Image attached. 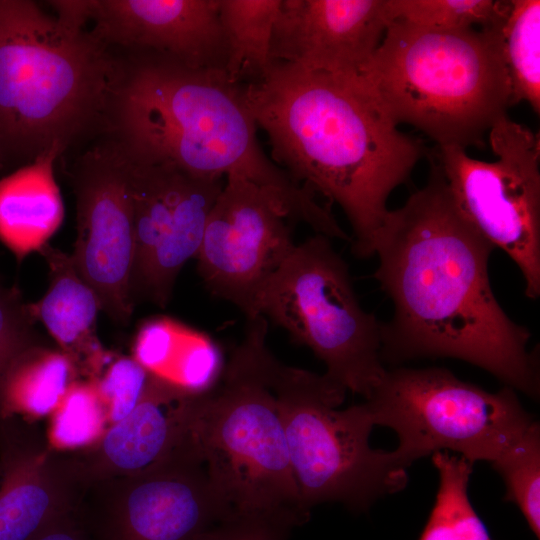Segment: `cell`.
Instances as JSON below:
<instances>
[{"label":"cell","instance_id":"4dcf8cb0","mask_svg":"<svg viewBox=\"0 0 540 540\" xmlns=\"http://www.w3.org/2000/svg\"><path fill=\"white\" fill-rule=\"evenodd\" d=\"M31 540H93L77 509L51 521Z\"/></svg>","mask_w":540,"mask_h":540},{"label":"cell","instance_id":"8992f818","mask_svg":"<svg viewBox=\"0 0 540 540\" xmlns=\"http://www.w3.org/2000/svg\"><path fill=\"white\" fill-rule=\"evenodd\" d=\"M358 77L396 126L437 146L482 148L513 106L491 27L437 31L393 20Z\"/></svg>","mask_w":540,"mask_h":540},{"label":"cell","instance_id":"9c48e42d","mask_svg":"<svg viewBox=\"0 0 540 540\" xmlns=\"http://www.w3.org/2000/svg\"><path fill=\"white\" fill-rule=\"evenodd\" d=\"M364 403L375 425L396 432L408 467L439 451L492 464L536 422L514 389L488 392L438 367L386 369Z\"/></svg>","mask_w":540,"mask_h":540},{"label":"cell","instance_id":"7a4b0ae2","mask_svg":"<svg viewBox=\"0 0 540 540\" xmlns=\"http://www.w3.org/2000/svg\"><path fill=\"white\" fill-rule=\"evenodd\" d=\"M244 95L272 160L336 203L352 228L353 254L373 256L388 198L428 157L425 144L398 129L358 75L274 63L265 77L244 84Z\"/></svg>","mask_w":540,"mask_h":540},{"label":"cell","instance_id":"484cf974","mask_svg":"<svg viewBox=\"0 0 540 540\" xmlns=\"http://www.w3.org/2000/svg\"><path fill=\"white\" fill-rule=\"evenodd\" d=\"M503 6L501 0H388L391 21L437 31L487 28Z\"/></svg>","mask_w":540,"mask_h":540},{"label":"cell","instance_id":"7402d4cb","mask_svg":"<svg viewBox=\"0 0 540 540\" xmlns=\"http://www.w3.org/2000/svg\"><path fill=\"white\" fill-rule=\"evenodd\" d=\"M77 366L62 350L37 343L12 365L3 388L2 415L28 417L49 415L59 406L75 382Z\"/></svg>","mask_w":540,"mask_h":540},{"label":"cell","instance_id":"9a60e30c","mask_svg":"<svg viewBox=\"0 0 540 540\" xmlns=\"http://www.w3.org/2000/svg\"><path fill=\"white\" fill-rule=\"evenodd\" d=\"M91 33L193 68H224L218 0H82Z\"/></svg>","mask_w":540,"mask_h":540},{"label":"cell","instance_id":"e0dca14e","mask_svg":"<svg viewBox=\"0 0 540 540\" xmlns=\"http://www.w3.org/2000/svg\"><path fill=\"white\" fill-rule=\"evenodd\" d=\"M191 395L150 373L142 398L129 415L110 424L94 444L69 451L83 488L140 473L170 455L185 438Z\"/></svg>","mask_w":540,"mask_h":540},{"label":"cell","instance_id":"cb8c5ba5","mask_svg":"<svg viewBox=\"0 0 540 540\" xmlns=\"http://www.w3.org/2000/svg\"><path fill=\"white\" fill-rule=\"evenodd\" d=\"M432 461L439 487L419 540H492L468 496L473 463L447 451L433 453Z\"/></svg>","mask_w":540,"mask_h":540},{"label":"cell","instance_id":"4316f807","mask_svg":"<svg viewBox=\"0 0 540 540\" xmlns=\"http://www.w3.org/2000/svg\"><path fill=\"white\" fill-rule=\"evenodd\" d=\"M504 480L505 500L518 506L530 529L540 537V429L529 431L492 463Z\"/></svg>","mask_w":540,"mask_h":540},{"label":"cell","instance_id":"5bb4252c","mask_svg":"<svg viewBox=\"0 0 540 540\" xmlns=\"http://www.w3.org/2000/svg\"><path fill=\"white\" fill-rule=\"evenodd\" d=\"M390 22L388 0H282L271 56L310 72L358 75Z\"/></svg>","mask_w":540,"mask_h":540},{"label":"cell","instance_id":"1f68e13d","mask_svg":"<svg viewBox=\"0 0 540 540\" xmlns=\"http://www.w3.org/2000/svg\"><path fill=\"white\" fill-rule=\"evenodd\" d=\"M3 164V158H2V155H1V152H0V167L2 166Z\"/></svg>","mask_w":540,"mask_h":540},{"label":"cell","instance_id":"ffe728a7","mask_svg":"<svg viewBox=\"0 0 540 540\" xmlns=\"http://www.w3.org/2000/svg\"><path fill=\"white\" fill-rule=\"evenodd\" d=\"M133 358L149 373L192 394L214 388L224 370L211 339L166 317L151 318L139 327Z\"/></svg>","mask_w":540,"mask_h":540},{"label":"cell","instance_id":"d4e9b609","mask_svg":"<svg viewBox=\"0 0 540 540\" xmlns=\"http://www.w3.org/2000/svg\"><path fill=\"white\" fill-rule=\"evenodd\" d=\"M52 414L49 444L61 451L80 450L94 444L109 422L94 380L74 382Z\"/></svg>","mask_w":540,"mask_h":540},{"label":"cell","instance_id":"6da1fadb","mask_svg":"<svg viewBox=\"0 0 540 540\" xmlns=\"http://www.w3.org/2000/svg\"><path fill=\"white\" fill-rule=\"evenodd\" d=\"M428 158L427 183L388 211L374 241L373 276L393 304L382 323L383 362L460 359L537 398L531 333L506 314L491 288L495 248L462 215L440 166Z\"/></svg>","mask_w":540,"mask_h":540},{"label":"cell","instance_id":"44dd1931","mask_svg":"<svg viewBox=\"0 0 540 540\" xmlns=\"http://www.w3.org/2000/svg\"><path fill=\"white\" fill-rule=\"evenodd\" d=\"M282 0H218L225 44L223 70L236 84L265 77L271 56L274 25Z\"/></svg>","mask_w":540,"mask_h":540},{"label":"cell","instance_id":"277c9868","mask_svg":"<svg viewBox=\"0 0 540 540\" xmlns=\"http://www.w3.org/2000/svg\"><path fill=\"white\" fill-rule=\"evenodd\" d=\"M246 333L220 380L188 402L187 440L231 516H260L293 527L309 518L292 470L271 379L276 358L268 321Z\"/></svg>","mask_w":540,"mask_h":540},{"label":"cell","instance_id":"3957f363","mask_svg":"<svg viewBox=\"0 0 540 540\" xmlns=\"http://www.w3.org/2000/svg\"><path fill=\"white\" fill-rule=\"evenodd\" d=\"M116 143L129 157L170 162L202 178L238 174L272 193L291 221L341 238L329 207L262 150L244 95L222 68H193L140 54L110 97Z\"/></svg>","mask_w":540,"mask_h":540},{"label":"cell","instance_id":"8fae6325","mask_svg":"<svg viewBox=\"0 0 540 540\" xmlns=\"http://www.w3.org/2000/svg\"><path fill=\"white\" fill-rule=\"evenodd\" d=\"M77 512L93 540H195L231 517L187 441L145 471L89 484Z\"/></svg>","mask_w":540,"mask_h":540},{"label":"cell","instance_id":"2e32d148","mask_svg":"<svg viewBox=\"0 0 540 540\" xmlns=\"http://www.w3.org/2000/svg\"><path fill=\"white\" fill-rule=\"evenodd\" d=\"M84 491L68 451L13 417L0 425V540H31Z\"/></svg>","mask_w":540,"mask_h":540},{"label":"cell","instance_id":"7c38bea8","mask_svg":"<svg viewBox=\"0 0 540 540\" xmlns=\"http://www.w3.org/2000/svg\"><path fill=\"white\" fill-rule=\"evenodd\" d=\"M288 220L272 193L241 175L225 177L195 258L208 291L247 319L260 316L265 286L296 246Z\"/></svg>","mask_w":540,"mask_h":540},{"label":"cell","instance_id":"f1b7e54d","mask_svg":"<svg viewBox=\"0 0 540 540\" xmlns=\"http://www.w3.org/2000/svg\"><path fill=\"white\" fill-rule=\"evenodd\" d=\"M150 373L133 357H119L94 380L104 402L108 421L113 424L136 407L148 384Z\"/></svg>","mask_w":540,"mask_h":540},{"label":"cell","instance_id":"ac0fdd59","mask_svg":"<svg viewBox=\"0 0 540 540\" xmlns=\"http://www.w3.org/2000/svg\"><path fill=\"white\" fill-rule=\"evenodd\" d=\"M49 269V287L32 313L76 364L95 378L107 354L96 336L99 299L81 278L71 255L46 244L39 251Z\"/></svg>","mask_w":540,"mask_h":540},{"label":"cell","instance_id":"f546056e","mask_svg":"<svg viewBox=\"0 0 540 540\" xmlns=\"http://www.w3.org/2000/svg\"><path fill=\"white\" fill-rule=\"evenodd\" d=\"M292 525L260 516H233L195 540H287Z\"/></svg>","mask_w":540,"mask_h":540},{"label":"cell","instance_id":"5b68a950","mask_svg":"<svg viewBox=\"0 0 540 540\" xmlns=\"http://www.w3.org/2000/svg\"><path fill=\"white\" fill-rule=\"evenodd\" d=\"M107 47L30 0H0V152L32 161L69 142L110 102Z\"/></svg>","mask_w":540,"mask_h":540},{"label":"cell","instance_id":"603a6c76","mask_svg":"<svg viewBox=\"0 0 540 540\" xmlns=\"http://www.w3.org/2000/svg\"><path fill=\"white\" fill-rule=\"evenodd\" d=\"M504 66L512 105L540 114V1L508 0L490 25Z\"/></svg>","mask_w":540,"mask_h":540},{"label":"cell","instance_id":"30bf717a","mask_svg":"<svg viewBox=\"0 0 540 540\" xmlns=\"http://www.w3.org/2000/svg\"><path fill=\"white\" fill-rule=\"evenodd\" d=\"M488 142L496 160L470 157L466 149L437 146L440 166L462 215L494 248L515 262L526 297L540 296V139L523 124L501 117Z\"/></svg>","mask_w":540,"mask_h":540},{"label":"cell","instance_id":"83f0119b","mask_svg":"<svg viewBox=\"0 0 540 540\" xmlns=\"http://www.w3.org/2000/svg\"><path fill=\"white\" fill-rule=\"evenodd\" d=\"M36 321L30 304L20 292L0 283V425L2 395L6 377L17 358L29 347L40 343L34 331Z\"/></svg>","mask_w":540,"mask_h":540},{"label":"cell","instance_id":"ba28073f","mask_svg":"<svg viewBox=\"0 0 540 540\" xmlns=\"http://www.w3.org/2000/svg\"><path fill=\"white\" fill-rule=\"evenodd\" d=\"M258 314L310 348L327 378L365 400L387 369L382 322L361 306L347 263L324 235L295 246L265 286Z\"/></svg>","mask_w":540,"mask_h":540},{"label":"cell","instance_id":"4fadbf2b","mask_svg":"<svg viewBox=\"0 0 540 540\" xmlns=\"http://www.w3.org/2000/svg\"><path fill=\"white\" fill-rule=\"evenodd\" d=\"M77 235L73 263L101 311L120 325L133 312L134 227L127 160L112 143L89 151L74 175Z\"/></svg>","mask_w":540,"mask_h":540},{"label":"cell","instance_id":"52a82bcc","mask_svg":"<svg viewBox=\"0 0 540 540\" xmlns=\"http://www.w3.org/2000/svg\"><path fill=\"white\" fill-rule=\"evenodd\" d=\"M271 385L307 511L324 502L363 511L378 498L405 488L408 466L395 450L369 444L375 424L364 402L339 410L345 388L324 374L278 360Z\"/></svg>","mask_w":540,"mask_h":540},{"label":"cell","instance_id":"d6986e66","mask_svg":"<svg viewBox=\"0 0 540 540\" xmlns=\"http://www.w3.org/2000/svg\"><path fill=\"white\" fill-rule=\"evenodd\" d=\"M64 149L56 144L0 179V241L18 262L39 252L63 222L54 167Z\"/></svg>","mask_w":540,"mask_h":540}]
</instances>
